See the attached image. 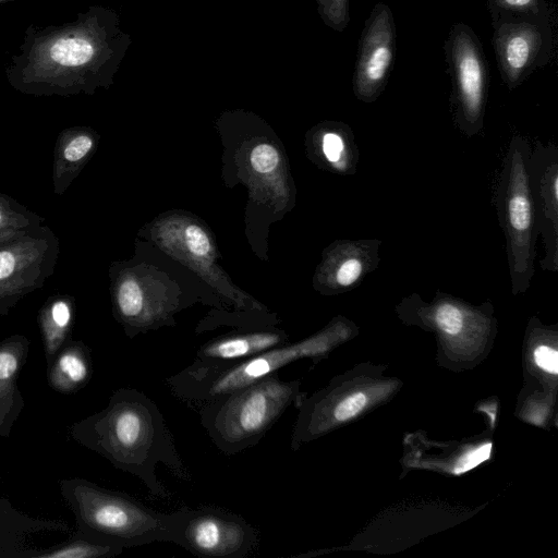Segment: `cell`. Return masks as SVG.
<instances>
[{"mask_svg":"<svg viewBox=\"0 0 558 558\" xmlns=\"http://www.w3.org/2000/svg\"><path fill=\"white\" fill-rule=\"evenodd\" d=\"M102 425L104 448L121 469L136 475L151 496L159 499L170 497L156 475L159 463L177 477L190 478L160 409L143 391H120Z\"/></svg>","mask_w":558,"mask_h":558,"instance_id":"obj_1","label":"cell"},{"mask_svg":"<svg viewBox=\"0 0 558 558\" xmlns=\"http://www.w3.org/2000/svg\"><path fill=\"white\" fill-rule=\"evenodd\" d=\"M300 383L275 373L199 405L201 424L216 448L233 456L254 447L290 405L301 403Z\"/></svg>","mask_w":558,"mask_h":558,"instance_id":"obj_2","label":"cell"},{"mask_svg":"<svg viewBox=\"0 0 558 558\" xmlns=\"http://www.w3.org/2000/svg\"><path fill=\"white\" fill-rule=\"evenodd\" d=\"M531 147L524 136H512L495 192V206L506 239L513 294L523 293L530 288L535 271V243L538 235L530 187Z\"/></svg>","mask_w":558,"mask_h":558,"instance_id":"obj_3","label":"cell"},{"mask_svg":"<svg viewBox=\"0 0 558 558\" xmlns=\"http://www.w3.org/2000/svg\"><path fill=\"white\" fill-rule=\"evenodd\" d=\"M329 332H322L298 342L277 345L241 362L218 367L190 364L167 378L171 392L189 402H204L262 380L296 360L315 356L326 349Z\"/></svg>","mask_w":558,"mask_h":558,"instance_id":"obj_4","label":"cell"},{"mask_svg":"<svg viewBox=\"0 0 558 558\" xmlns=\"http://www.w3.org/2000/svg\"><path fill=\"white\" fill-rule=\"evenodd\" d=\"M444 50L452 84L454 121L468 136L476 135L483 128L489 84V66L482 43L470 26L456 23Z\"/></svg>","mask_w":558,"mask_h":558,"instance_id":"obj_5","label":"cell"},{"mask_svg":"<svg viewBox=\"0 0 558 558\" xmlns=\"http://www.w3.org/2000/svg\"><path fill=\"white\" fill-rule=\"evenodd\" d=\"M88 507L90 524L113 546H142L154 542L178 545L185 507L166 513L117 494L93 492Z\"/></svg>","mask_w":558,"mask_h":558,"instance_id":"obj_6","label":"cell"},{"mask_svg":"<svg viewBox=\"0 0 558 558\" xmlns=\"http://www.w3.org/2000/svg\"><path fill=\"white\" fill-rule=\"evenodd\" d=\"M59 253V239L43 225L0 246V310L43 288Z\"/></svg>","mask_w":558,"mask_h":558,"instance_id":"obj_7","label":"cell"},{"mask_svg":"<svg viewBox=\"0 0 558 558\" xmlns=\"http://www.w3.org/2000/svg\"><path fill=\"white\" fill-rule=\"evenodd\" d=\"M257 530L242 515L217 507H185L178 545L199 557L244 558L258 547Z\"/></svg>","mask_w":558,"mask_h":558,"instance_id":"obj_8","label":"cell"},{"mask_svg":"<svg viewBox=\"0 0 558 558\" xmlns=\"http://www.w3.org/2000/svg\"><path fill=\"white\" fill-rule=\"evenodd\" d=\"M493 28L499 72L510 90L549 62L553 52L550 22H501L493 24Z\"/></svg>","mask_w":558,"mask_h":558,"instance_id":"obj_9","label":"cell"},{"mask_svg":"<svg viewBox=\"0 0 558 558\" xmlns=\"http://www.w3.org/2000/svg\"><path fill=\"white\" fill-rule=\"evenodd\" d=\"M396 25L390 8L377 3L365 22L353 74L359 100L375 101L384 92L396 58Z\"/></svg>","mask_w":558,"mask_h":558,"instance_id":"obj_10","label":"cell"},{"mask_svg":"<svg viewBox=\"0 0 558 558\" xmlns=\"http://www.w3.org/2000/svg\"><path fill=\"white\" fill-rule=\"evenodd\" d=\"M530 187L537 235L544 244L541 268L558 271V148L555 144L535 143L529 159Z\"/></svg>","mask_w":558,"mask_h":558,"instance_id":"obj_11","label":"cell"},{"mask_svg":"<svg viewBox=\"0 0 558 558\" xmlns=\"http://www.w3.org/2000/svg\"><path fill=\"white\" fill-rule=\"evenodd\" d=\"M95 57L94 43L74 27L66 28L40 44L31 63L41 73L38 80L59 87H71L74 75L84 70Z\"/></svg>","mask_w":558,"mask_h":558,"instance_id":"obj_12","label":"cell"},{"mask_svg":"<svg viewBox=\"0 0 558 558\" xmlns=\"http://www.w3.org/2000/svg\"><path fill=\"white\" fill-rule=\"evenodd\" d=\"M159 245L198 274L220 286L227 283L217 267L216 250L209 233L199 223L173 217L162 220L155 229Z\"/></svg>","mask_w":558,"mask_h":558,"instance_id":"obj_13","label":"cell"},{"mask_svg":"<svg viewBox=\"0 0 558 558\" xmlns=\"http://www.w3.org/2000/svg\"><path fill=\"white\" fill-rule=\"evenodd\" d=\"M380 241L347 240L333 244L319 268V282L331 290L355 287L376 268Z\"/></svg>","mask_w":558,"mask_h":558,"instance_id":"obj_14","label":"cell"},{"mask_svg":"<svg viewBox=\"0 0 558 558\" xmlns=\"http://www.w3.org/2000/svg\"><path fill=\"white\" fill-rule=\"evenodd\" d=\"M286 342H288V335L278 329L220 336L203 344L196 351L192 364L201 367L233 364Z\"/></svg>","mask_w":558,"mask_h":558,"instance_id":"obj_15","label":"cell"},{"mask_svg":"<svg viewBox=\"0 0 558 558\" xmlns=\"http://www.w3.org/2000/svg\"><path fill=\"white\" fill-rule=\"evenodd\" d=\"M95 135L81 128L60 133L53 156V192L61 195L69 187L96 148Z\"/></svg>","mask_w":558,"mask_h":558,"instance_id":"obj_16","label":"cell"},{"mask_svg":"<svg viewBox=\"0 0 558 558\" xmlns=\"http://www.w3.org/2000/svg\"><path fill=\"white\" fill-rule=\"evenodd\" d=\"M318 148L328 166L340 173L355 171L357 149L349 126L333 123L320 130Z\"/></svg>","mask_w":558,"mask_h":558,"instance_id":"obj_17","label":"cell"},{"mask_svg":"<svg viewBox=\"0 0 558 558\" xmlns=\"http://www.w3.org/2000/svg\"><path fill=\"white\" fill-rule=\"evenodd\" d=\"M492 25L501 22H550L547 0H487Z\"/></svg>","mask_w":558,"mask_h":558,"instance_id":"obj_18","label":"cell"},{"mask_svg":"<svg viewBox=\"0 0 558 558\" xmlns=\"http://www.w3.org/2000/svg\"><path fill=\"white\" fill-rule=\"evenodd\" d=\"M432 315L435 325L448 336H458L465 325L466 312L462 303L442 296L433 304Z\"/></svg>","mask_w":558,"mask_h":558,"instance_id":"obj_19","label":"cell"},{"mask_svg":"<svg viewBox=\"0 0 558 558\" xmlns=\"http://www.w3.org/2000/svg\"><path fill=\"white\" fill-rule=\"evenodd\" d=\"M41 221L37 214L0 193V231L28 229L40 226Z\"/></svg>","mask_w":558,"mask_h":558,"instance_id":"obj_20","label":"cell"},{"mask_svg":"<svg viewBox=\"0 0 558 558\" xmlns=\"http://www.w3.org/2000/svg\"><path fill=\"white\" fill-rule=\"evenodd\" d=\"M248 158L252 170L263 177L272 175L279 169L281 162L278 149L267 142L254 145Z\"/></svg>","mask_w":558,"mask_h":558,"instance_id":"obj_21","label":"cell"},{"mask_svg":"<svg viewBox=\"0 0 558 558\" xmlns=\"http://www.w3.org/2000/svg\"><path fill=\"white\" fill-rule=\"evenodd\" d=\"M325 22L336 31H343L349 21V0H318Z\"/></svg>","mask_w":558,"mask_h":558,"instance_id":"obj_22","label":"cell"},{"mask_svg":"<svg viewBox=\"0 0 558 558\" xmlns=\"http://www.w3.org/2000/svg\"><path fill=\"white\" fill-rule=\"evenodd\" d=\"M71 320V304L64 298L54 299L46 311V325L50 332L59 333Z\"/></svg>","mask_w":558,"mask_h":558,"instance_id":"obj_23","label":"cell"},{"mask_svg":"<svg viewBox=\"0 0 558 558\" xmlns=\"http://www.w3.org/2000/svg\"><path fill=\"white\" fill-rule=\"evenodd\" d=\"M367 402L363 392H355L339 400L331 410L332 418L337 422H344L362 411Z\"/></svg>","mask_w":558,"mask_h":558,"instance_id":"obj_24","label":"cell"},{"mask_svg":"<svg viewBox=\"0 0 558 558\" xmlns=\"http://www.w3.org/2000/svg\"><path fill=\"white\" fill-rule=\"evenodd\" d=\"M490 449H492V445L488 442V444H485V445L468 452L466 454H464L463 457L460 458L453 472L456 474H460V473H464L471 469H474L475 466H477L483 461H485L489 458Z\"/></svg>","mask_w":558,"mask_h":558,"instance_id":"obj_25","label":"cell"},{"mask_svg":"<svg viewBox=\"0 0 558 558\" xmlns=\"http://www.w3.org/2000/svg\"><path fill=\"white\" fill-rule=\"evenodd\" d=\"M59 366L73 381H82L87 375L84 361L73 354H65L59 361Z\"/></svg>","mask_w":558,"mask_h":558,"instance_id":"obj_26","label":"cell"},{"mask_svg":"<svg viewBox=\"0 0 558 558\" xmlns=\"http://www.w3.org/2000/svg\"><path fill=\"white\" fill-rule=\"evenodd\" d=\"M534 361L537 366L550 374L558 373V353L547 345H539L534 351Z\"/></svg>","mask_w":558,"mask_h":558,"instance_id":"obj_27","label":"cell"},{"mask_svg":"<svg viewBox=\"0 0 558 558\" xmlns=\"http://www.w3.org/2000/svg\"><path fill=\"white\" fill-rule=\"evenodd\" d=\"M17 362L9 352H0V379H8L16 369Z\"/></svg>","mask_w":558,"mask_h":558,"instance_id":"obj_28","label":"cell"},{"mask_svg":"<svg viewBox=\"0 0 558 558\" xmlns=\"http://www.w3.org/2000/svg\"><path fill=\"white\" fill-rule=\"evenodd\" d=\"M29 229H32V228L23 229V230H5V231H0V246H2L5 243L11 242L12 240L19 238L20 235H22L23 233H25Z\"/></svg>","mask_w":558,"mask_h":558,"instance_id":"obj_29","label":"cell"},{"mask_svg":"<svg viewBox=\"0 0 558 558\" xmlns=\"http://www.w3.org/2000/svg\"><path fill=\"white\" fill-rule=\"evenodd\" d=\"M1 1H5V0H0V2H1Z\"/></svg>","mask_w":558,"mask_h":558,"instance_id":"obj_30","label":"cell"}]
</instances>
